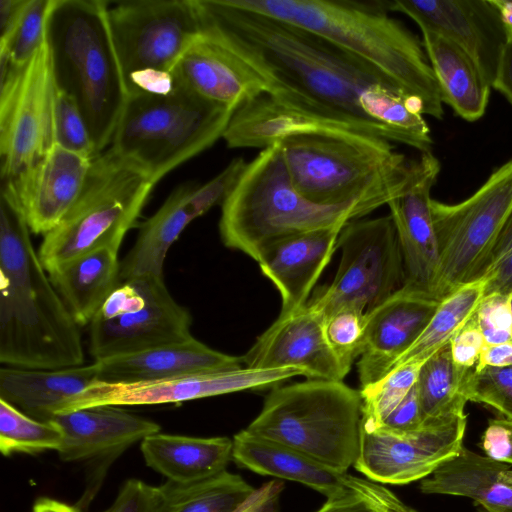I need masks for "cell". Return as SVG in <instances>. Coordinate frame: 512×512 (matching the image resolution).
I'll return each mask as SVG.
<instances>
[{"label": "cell", "mask_w": 512, "mask_h": 512, "mask_svg": "<svg viewBox=\"0 0 512 512\" xmlns=\"http://www.w3.org/2000/svg\"><path fill=\"white\" fill-rule=\"evenodd\" d=\"M201 31L253 68L268 94L290 106L431 152L420 100L377 68L329 40L233 0H197Z\"/></svg>", "instance_id": "cell-1"}, {"label": "cell", "mask_w": 512, "mask_h": 512, "mask_svg": "<svg viewBox=\"0 0 512 512\" xmlns=\"http://www.w3.org/2000/svg\"><path fill=\"white\" fill-rule=\"evenodd\" d=\"M11 185L0 191V362L24 369L83 365L79 325L33 246Z\"/></svg>", "instance_id": "cell-2"}, {"label": "cell", "mask_w": 512, "mask_h": 512, "mask_svg": "<svg viewBox=\"0 0 512 512\" xmlns=\"http://www.w3.org/2000/svg\"><path fill=\"white\" fill-rule=\"evenodd\" d=\"M233 1L307 29L358 56L420 100L424 115L443 118L440 90L422 40L389 16L388 0Z\"/></svg>", "instance_id": "cell-3"}, {"label": "cell", "mask_w": 512, "mask_h": 512, "mask_svg": "<svg viewBox=\"0 0 512 512\" xmlns=\"http://www.w3.org/2000/svg\"><path fill=\"white\" fill-rule=\"evenodd\" d=\"M387 205L378 199L340 205L317 204L293 185L278 142L246 163L221 204L224 245L258 262L273 243L301 233L344 226Z\"/></svg>", "instance_id": "cell-4"}, {"label": "cell", "mask_w": 512, "mask_h": 512, "mask_svg": "<svg viewBox=\"0 0 512 512\" xmlns=\"http://www.w3.org/2000/svg\"><path fill=\"white\" fill-rule=\"evenodd\" d=\"M46 40L56 86L76 100L100 154L111 145L128 99L108 1L52 0Z\"/></svg>", "instance_id": "cell-5"}, {"label": "cell", "mask_w": 512, "mask_h": 512, "mask_svg": "<svg viewBox=\"0 0 512 512\" xmlns=\"http://www.w3.org/2000/svg\"><path fill=\"white\" fill-rule=\"evenodd\" d=\"M278 143L293 185L317 204L366 199L388 204L406 188L413 170L414 160L392 142L370 135L306 131Z\"/></svg>", "instance_id": "cell-6"}, {"label": "cell", "mask_w": 512, "mask_h": 512, "mask_svg": "<svg viewBox=\"0 0 512 512\" xmlns=\"http://www.w3.org/2000/svg\"><path fill=\"white\" fill-rule=\"evenodd\" d=\"M362 399L342 381L311 379L274 387L248 431L346 474L358 457Z\"/></svg>", "instance_id": "cell-7"}, {"label": "cell", "mask_w": 512, "mask_h": 512, "mask_svg": "<svg viewBox=\"0 0 512 512\" xmlns=\"http://www.w3.org/2000/svg\"><path fill=\"white\" fill-rule=\"evenodd\" d=\"M174 82L168 93L129 95L110 145L155 183L222 138L235 112Z\"/></svg>", "instance_id": "cell-8"}, {"label": "cell", "mask_w": 512, "mask_h": 512, "mask_svg": "<svg viewBox=\"0 0 512 512\" xmlns=\"http://www.w3.org/2000/svg\"><path fill=\"white\" fill-rule=\"evenodd\" d=\"M155 185L141 166L112 149L97 155L81 195L43 237L38 254L47 273L98 249L118 252Z\"/></svg>", "instance_id": "cell-9"}, {"label": "cell", "mask_w": 512, "mask_h": 512, "mask_svg": "<svg viewBox=\"0 0 512 512\" xmlns=\"http://www.w3.org/2000/svg\"><path fill=\"white\" fill-rule=\"evenodd\" d=\"M108 22L128 96L172 76L201 33L197 0L108 2Z\"/></svg>", "instance_id": "cell-10"}, {"label": "cell", "mask_w": 512, "mask_h": 512, "mask_svg": "<svg viewBox=\"0 0 512 512\" xmlns=\"http://www.w3.org/2000/svg\"><path fill=\"white\" fill-rule=\"evenodd\" d=\"M512 211V159L497 167L468 198L455 204L432 199L439 252L433 296L442 300L477 281L479 271Z\"/></svg>", "instance_id": "cell-11"}, {"label": "cell", "mask_w": 512, "mask_h": 512, "mask_svg": "<svg viewBox=\"0 0 512 512\" xmlns=\"http://www.w3.org/2000/svg\"><path fill=\"white\" fill-rule=\"evenodd\" d=\"M191 325L163 276L135 277L121 281L91 320L89 352L101 361L180 342L193 336Z\"/></svg>", "instance_id": "cell-12"}, {"label": "cell", "mask_w": 512, "mask_h": 512, "mask_svg": "<svg viewBox=\"0 0 512 512\" xmlns=\"http://www.w3.org/2000/svg\"><path fill=\"white\" fill-rule=\"evenodd\" d=\"M337 248L341 260L333 281L307 302L324 318L347 307L367 313L403 287V258L390 215L348 222Z\"/></svg>", "instance_id": "cell-13"}, {"label": "cell", "mask_w": 512, "mask_h": 512, "mask_svg": "<svg viewBox=\"0 0 512 512\" xmlns=\"http://www.w3.org/2000/svg\"><path fill=\"white\" fill-rule=\"evenodd\" d=\"M0 79V174L6 181L55 144L57 86L47 40L24 65L1 64Z\"/></svg>", "instance_id": "cell-14"}, {"label": "cell", "mask_w": 512, "mask_h": 512, "mask_svg": "<svg viewBox=\"0 0 512 512\" xmlns=\"http://www.w3.org/2000/svg\"><path fill=\"white\" fill-rule=\"evenodd\" d=\"M296 376H305L304 371L295 367L276 369L242 367L235 370L190 374L136 383L97 381L67 401L59 413L105 405L122 407L179 404L239 391L276 387Z\"/></svg>", "instance_id": "cell-15"}, {"label": "cell", "mask_w": 512, "mask_h": 512, "mask_svg": "<svg viewBox=\"0 0 512 512\" xmlns=\"http://www.w3.org/2000/svg\"><path fill=\"white\" fill-rule=\"evenodd\" d=\"M466 415L424 426L410 434L360 424L354 468L374 482L401 485L423 480L463 447Z\"/></svg>", "instance_id": "cell-16"}, {"label": "cell", "mask_w": 512, "mask_h": 512, "mask_svg": "<svg viewBox=\"0 0 512 512\" xmlns=\"http://www.w3.org/2000/svg\"><path fill=\"white\" fill-rule=\"evenodd\" d=\"M246 163L237 157L204 184L189 182L177 186L141 225L134 245L120 261L121 281L145 275L163 276L171 245L193 220L222 204Z\"/></svg>", "instance_id": "cell-17"}, {"label": "cell", "mask_w": 512, "mask_h": 512, "mask_svg": "<svg viewBox=\"0 0 512 512\" xmlns=\"http://www.w3.org/2000/svg\"><path fill=\"white\" fill-rule=\"evenodd\" d=\"M388 11L455 43L474 61L485 81H494L507 33L492 0H392Z\"/></svg>", "instance_id": "cell-18"}, {"label": "cell", "mask_w": 512, "mask_h": 512, "mask_svg": "<svg viewBox=\"0 0 512 512\" xmlns=\"http://www.w3.org/2000/svg\"><path fill=\"white\" fill-rule=\"evenodd\" d=\"M440 170V161L432 152L421 153L414 160L406 188L387 204L403 258V286L431 296L439 266L431 190Z\"/></svg>", "instance_id": "cell-19"}, {"label": "cell", "mask_w": 512, "mask_h": 512, "mask_svg": "<svg viewBox=\"0 0 512 512\" xmlns=\"http://www.w3.org/2000/svg\"><path fill=\"white\" fill-rule=\"evenodd\" d=\"M241 360L251 369L299 368L309 379L342 381L348 374L327 340L324 316L308 303L279 314Z\"/></svg>", "instance_id": "cell-20"}, {"label": "cell", "mask_w": 512, "mask_h": 512, "mask_svg": "<svg viewBox=\"0 0 512 512\" xmlns=\"http://www.w3.org/2000/svg\"><path fill=\"white\" fill-rule=\"evenodd\" d=\"M441 300L403 286L367 312L366 335L357 362L361 388L384 378L422 334Z\"/></svg>", "instance_id": "cell-21"}, {"label": "cell", "mask_w": 512, "mask_h": 512, "mask_svg": "<svg viewBox=\"0 0 512 512\" xmlns=\"http://www.w3.org/2000/svg\"><path fill=\"white\" fill-rule=\"evenodd\" d=\"M93 159L57 144L15 178L12 187L30 231L55 228L81 195Z\"/></svg>", "instance_id": "cell-22"}, {"label": "cell", "mask_w": 512, "mask_h": 512, "mask_svg": "<svg viewBox=\"0 0 512 512\" xmlns=\"http://www.w3.org/2000/svg\"><path fill=\"white\" fill-rule=\"evenodd\" d=\"M173 77L198 97L233 111L268 93L253 68L203 31L179 59Z\"/></svg>", "instance_id": "cell-23"}, {"label": "cell", "mask_w": 512, "mask_h": 512, "mask_svg": "<svg viewBox=\"0 0 512 512\" xmlns=\"http://www.w3.org/2000/svg\"><path fill=\"white\" fill-rule=\"evenodd\" d=\"M50 420L63 432L57 452L65 462L116 457L161 430L158 423L111 405L59 413Z\"/></svg>", "instance_id": "cell-24"}, {"label": "cell", "mask_w": 512, "mask_h": 512, "mask_svg": "<svg viewBox=\"0 0 512 512\" xmlns=\"http://www.w3.org/2000/svg\"><path fill=\"white\" fill-rule=\"evenodd\" d=\"M345 226V225H344ZM344 226H335L281 239L258 260L260 270L281 296L280 314L300 309L337 249Z\"/></svg>", "instance_id": "cell-25"}, {"label": "cell", "mask_w": 512, "mask_h": 512, "mask_svg": "<svg viewBox=\"0 0 512 512\" xmlns=\"http://www.w3.org/2000/svg\"><path fill=\"white\" fill-rule=\"evenodd\" d=\"M98 381L136 383L242 368L241 357L210 348L193 336L137 353L96 361Z\"/></svg>", "instance_id": "cell-26"}, {"label": "cell", "mask_w": 512, "mask_h": 512, "mask_svg": "<svg viewBox=\"0 0 512 512\" xmlns=\"http://www.w3.org/2000/svg\"><path fill=\"white\" fill-rule=\"evenodd\" d=\"M96 361L79 366L41 370L0 369V398L27 415L48 421L64 404L98 381Z\"/></svg>", "instance_id": "cell-27"}, {"label": "cell", "mask_w": 512, "mask_h": 512, "mask_svg": "<svg viewBox=\"0 0 512 512\" xmlns=\"http://www.w3.org/2000/svg\"><path fill=\"white\" fill-rule=\"evenodd\" d=\"M420 490L471 498L487 512H512L511 465L465 447L421 480Z\"/></svg>", "instance_id": "cell-28"}, {"label": "cell", "mask_w": 512, "mask_h": 512, "mask_svg": "<svg viewBox=\"0 0 512 512\" xmlns=\"http://www.w3.org/2000/svg\"><path fill=\"white\" fill-rule=\"evenodd\" d=\"M140 449L146 465L167 481L191 483L227 470L233 440L157 432L142 440Z\"/></svg>", "instance_id": "cell-29"}, {"label": "cell", "mask_w": 512, "mask_h": 512, "mask_svg": "<svg viewBox=\"0 0 512 512\" xmlns=\"http://www.w3.org/2000/svg\"><path fill=\"white\" fill-rule=\"evenodd\" d=\"M232 440V460L257 474L301 483L327 498L344 488L347 473L333 471L292 447L246 428Z\"/></svg>", "instance_id": "cell-30"}, {"label": "cell", "mask_w": 512, "mask_h": 512, "mask_svg": "<svg viewBox=\"0 0 512 512\" xmlns=\"http://www.w3.org/2000/svg\"><path fill=\"white\" fill-rule=\"evenodd\" d=\"M420 31L442 102L466 121L480 119L486 112L491 86L474 61L447 38L426 28Z\"/></svg>", "instance_id": "cell-31"}, {"label": "cell", "mask_w": 512, "mask_h": 512, "mask_svg": "<svg viewBox=\"0 0 512 512\" xmlns=\"http://www.w3.org/2000/svg\"><path fill=\"white\" fill-rule=\"evenodd\" d=\"M48 275L76 323L86 326L121 283L118 252L98 249L63 263Z\"/></svg>", "instance_id": "cell-32"}, {"label": "cell", "mask_w": 512, "mask_h": 512, "mask_svg": "<svg viewBox=\"0 0 512 512\" xmlns=\"http://www.w3.org/2000/svg\"><path fill=\"white\" fill-rule=\"evenodd\" d=\"M473 369L453 361L449 343L423 362L416 381L423 426L465 415L466 383Z\"/></svg>", "instance_id": "cell-33"}, {"label": "cell", "mask_w": 512, "mask_h": 512, "mask_svg": "<svg viewBox=\"0 0 512 512\" xmlns=\"http://www.w3.org/2000/svg\"><path fill=\"white\" fill-rule=\"evenodd\" d=\"M159 487L156 512H233L255 490L227 470L191 483L166 481Z\"/></svg>", "instance_id": "cell-34"}, {"label": "cell", "mask_w": 512, "mask_h": 512, "mask_svg": "<svg viewBox=\"0 0 512 512\" xmlns=\"http://www.w3.org/2000/svg\"><path fill=\"white\" fill-rule=\"evenodd\" d=\"M484 288L485 281L477 280L459 286L444 297L422 334L397 361L394 368L406 363H423L448 344L474 314L484 296Z\"/></svg>", "instance_id": "cell-35"}, {"label": "cell", "mask_w": 512, "mask_h": 512, "mask_svg": "<svg viewBox=\"0 0 512 512\" xmlns=\"http://www.w3.org/2000/svg\"><path fill=\"white\" fill-rule=\"evenodd\" d=\"M62 442L63 432L54 421L35 419L0 398V451L4 456L58 451Z\"/></svg>", "instance_id": "cell-36"}, {"label": "cell", "mask_w": 512, "mask_h": 512, "mask_svg": "<svg viewBox=\"0 0 512 512\" xmlns=\"http://www.w3.org/2000/svg\"><path fill=\"white\" fill-rule=\"evenodd\" d=\"M52 0H27L8 33L0 36V63L22 66L46 39V19Z\"/></svg>", "instance_id": "cell-37"}, {"label": "cell", "mask_w": 512, "mask_h": 512, "mask_svg": "<svg viewBox=\"0 0 512 512\" xmlns=\"http://www.w3.org/2000/svg\"><path fill=\"white\" fill-rule=\"evenodd\" d=\"M423 363L395 367L380 381L359 390L362 399L361 425L378 427L416 384Z\"/></svg>", "instance_id": "cell-38"}, {"label": "cell", "mask_w": 512, "mask_h": 512, "mask_svg": "<svg viewBox=\"0 0 512 512\" xmlns=\"http://www.w3.org/2000/svg\"><path fill=\"white\" fill-rule=\"evenodd\" d=\"M366 326L367 314L357 308H342L325 318L327 340L348 373L362 353Z\"/></svg>", "instance_id": "cell-39"}, {"label": "cell", "mask_w": 512, "mask_h": 512, "mask_svg": "<svg viewBox=\"0 0 512 512\" xmlns=\"http://www.w3.org/2000/svg\"><path fill=\"white\" fill-rule=\"evenodd\" d=\"M54 140L60 147L85 157L94 159L99 155L76 100L58 88L54 110Z\"/></svg>", "instance_id": "cell-40"}, {"label": "cell", "mask_w": 512, "mask_h": 512, "mask_svg": "<svg viewBox=\"0 0 512 512\" xmlns=\"http://www.w3.org/2000/svg\"><path fill=\"white\" fill-rule=\"evenodd\" d=\"M468 401L488 405L512 420V365L473 369L466 383Z\"/></svg>", "instance_id": "cell-41"}, {"label": "cell", "mask_w": 512, "mask_h": 512, "mask_svg": "<svg viewBox=\"0 0 512 512\" xmlns=\"http://www.w3.org/2000/svg\"><path fill=\"white\" fill-rule=\"evenodd\" d=\"M511 296L488 294L478 304L474 317L486 344L512 342Z\"/></svg>", "instance_id": "cell-42"}, {"label": "cell", "mask_w": 512, "mask_h": 512, "mask_svg": "<svg viewBox=\"0 0 512 512\" xmlns=\"http://www.w3.org/2000/svg\"><path fill=\"white\" fill-rule=\"evenodd\" d=\"M159 487L139 479H129L120 488L113 504L103 512H156Z\"/></svg>", "instance_id": "cell-43"}, {"label": "cell", "mask_w": 512, "mask_h": 512, "mask_svg": "<svg viewBox=\"0 0 512 512\" xmlns=\"http://www.w3.org/2000/svg\"><path fill=\"white\" fill-rule=\"evenodd\" d=\"M344 485L358 494L377 512H417L403 503L388 488L370 479L346 474Z\"/></svg>", "instance_id": "cell-44"}, {"label": "cell", "mask_w": 512, "mask_h": 512, "mask_svg": "<svg viewBox=\"0 0 512 512\" xmlns=\"http://www.w3.org/2000/svg\"><path fill=\"white\" fill-rule=\"evenodd\" d=\"M485 344V339L473 314L449 341L452 359L462 368L473 369Z\"/></svg>", "instance_id": "cell-45"}, {"label": "cell", "mask_w": 512, "mask_h": 512, "mask_svg": "<svg viewBox=\"0 0 512 512\" xmlns=\"http://www.w3.org/2000/svg\"><path fill=\"white\" fill-rule=\"evenodd\" d=\"M375 428L397 434L415 433L424 428L416 384L398 406Z\"/></svg>", "instance_id": "cell-46"}, {"label": "cell", "mask_w": 512, "mask_h": 512, "mask_svg": "<svg viewBox=\"0 0 512 512\" xmlns=\"http://www.w3.org/2000/svg\"><path fill=\"white\" fill-rule=\"evenodd\" d=\"M482 448L486 456L512 464V420L491 419L482 435Z\"/></svg>", "instance_id": "cell-47"}, {"label": "cell", "mask_w": 512, "mask_h": 512, "mask_svg": "<svg viewBox=\"0 0 512 512\" xmlns=\"http://www.w3.org/2000/svg\"><path fill=\"white\" fill-rule=\"evenodd\" d=\"M283 490V481H268L259 488H255L253 493L233 512H278Z\"/></svg>", "instance_id": "cell-48"}, {"label": "cell", "mask_w": 512, "mask_h": 512, "mask_svg": "<svg viewBox=\"0 0 512 512\" xmlns=\"http://www.w3.org/2000/svg\"><path fill=\"white\" fill-rule=\"evenodd\" d=\"M315 512H377L353 490L344 485L336 494L327 498Z\"/></svg>", "instance_id": "cell-49"}, {"label": "cell", "mask_w": 512, "mask_h": 512, "mask_svg": "<svg viewBox=\"0 0 512 512\" xmlns=\"http://www.w3.org/2000/svg\"><path fill=\"white\" fill-rule=\"evenodd\" d=\"M512 250V211L496 238L489 255L482 265L477 280L484 279L493 268Z\"/></svg>", "instance_id": "cell-50"}, {"label": "cell", "mask_w": 512, "mask_h": 512, "mask_svg": "<svg viewBox=\"0 0 512 512\" xmlns=\"http://www.w3.org/2000/svg\"><path fill=\"white\" fill-rule=\"evenodd\" d=\"M483 280L484 296L493 293L512 295V250Z\"/></svg>", "instance_id": "cell-51"}, {"label": "cell", "mask_w": 512, "mask_h": 512, "mask_svg": "<svg viewBox=\"0 0 512 512\" xmlns=\"http://www.w3.org/2000/svg\"><path fill=\"white\" fill-rule=\"evenodd\" d=\"M492 88L499 91L512 105V37L502 50Z\"/></svg>", "instance_id": "cell-52"}, {"label": "cell", "mask_w": 512, "mask_h": 512, "mask_svg": "<svg viewBox=\"0 0 512 512\" xmlns=\"http://www.w3.org/2000/svg\"><path fill=\"white\" fill-rule=\"evenodd\" d=\"M512 365V342L485 344L481 350L475 370L485 367H507Z\"/></svg>", "instance_id": "cell-53"}, {"label": "cell", "mask_w": 512, "mask_h": 512, "mask_svg": "<svg viewBox=\"0 0 512 512\" xmlns=\"http://www.w3.org/2000/svg\"><path fill=\"white\" fill-rule=\"evenodd\" d=\"M26 2L27 0H0V36L8 33L14 26Z\"/></svg>", "instance_id": "cell-54"}, {"label": "cell", "mask_w": 512, "mask_h": 512, "mask_svg": "<svg viewBox=\"0 0 512 512\" xmlns=\"http://www.w3.org/2000/svg\"><path fill=\"white\" fill-rule=\"evenodd\" d=\"M32 512H80L76 507L67 503L51 499L41 498L34 504Z\"/></svg>", "instance_id": "cell-55"}, {"label": "cell", "mask_w": 512, "mask_h": 512, "mask_svg": "<svg viewBox=\"0 0 512 512\" xmlns=\"http://www.w3.org/2000/svg\"><path fill=\"white\" fill-rule=\"evenodd\" d=\"M498 10L500 19L507 33V39L512 37V1L510 0H492Z\"/></svg>", "instance_id": "cell-56"}, {"label": "cell", "mask_w": 512, "mask_h": 512, "mask_svg": "<svg viewBox=\"0 0 512 512\" xmlns=\"http://www.w3.org/2000/svg\"><path fill=\"white\" fill-rule=\"evenodd\" d=\"M511 311H512V296H511Z\"/></svg>", "instance_id": "cell-57"}]
</instances>
